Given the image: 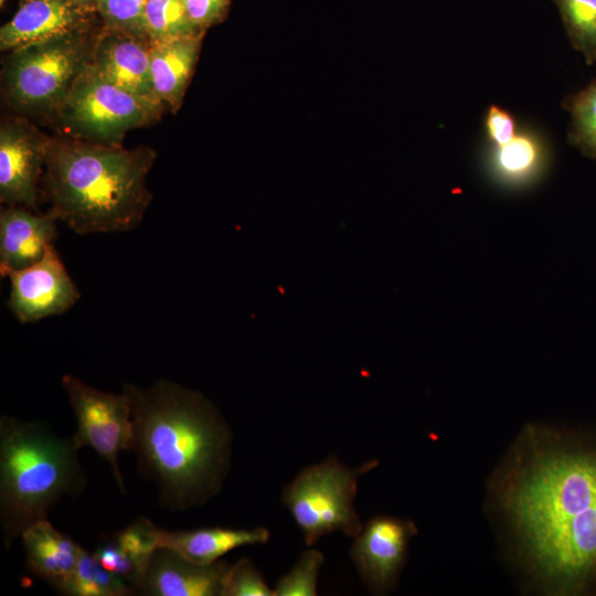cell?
Wrapping results in <instances>:
<instances>
[{
    "instance_id": "1",
    "label": "cell",
    "mask_w": 596,
    "mask_h": 596,
    "mask_svg": "<svg viewBox=\"0 0 596 596\" xmlns=\"http://www.w3.org/2000/svg\"><path fill=\"white\" fill-rule=\"evenodd\" d=\"M487 503L526 585L596 596V430L531 423L490 477Z\"/></svg>"
},
{
    "instance_id": "2",
    "label": "cell",
    "mask_w": 596,
    "mask_h": 596,
    "mask_svg": "<svg viewBox=\"0 0 596 596\" xmlns=\"http://www.w3.org/2000/svg\"><path fill=\"white\" fill-rule=\"evenodd\" d=\"M131 402L132 451L160 503L185 511L217 496L231 467L233 434L204 394L161 379L147 389L123 386Z\"/></svg>"
},
{
    "instance_id": "3",
    "label": "cell",
    "mask_w": 596,
    "mask_h": 596,
    "mask_svg": "<svg viewBox=\"0 0 596 596\" xmlns=\"http://www.w3.org/2000/svg\"><path fill=\"white\" fill-rule=\"evenodd\" d=\"M157 152L52 137L40 194L49 213L81 235L127 232L141 222L152 194L146 179Z\"/></svg>"
},
{
    "instance_id": "4",
    "label": "cell",
    "mask_w": 596,
    "mask_h": 596,
    "mask_svg": "<svg viewBox=\"0 0 596 596\" xmlns=\"http://www.w3.org/2000/svg\"><path fill=\"white\" fill-rule=\"evenodd\" d=\"M72 438L47 424L0 416V524L4 547L86 483Z\"/></svg>"
},
{
    "instance_id": "5",
    "label": "cell",
    "mask_w": 596,
    "mask_h": 596,
    "mask_svg": "<svg viewBox=\"0 0 596 596\" xmlns=\"http://www.w3.org/2000/svg\"><path fill=\"white\" fill-rule=\"evenodd\" d=\"M102 21L7 52L1 100L14 115L55 126L79 75L89 65Z\"/></svg>"
},
{
    "instance_id": "6",
    "label": "cell",
    "mask_w": 596,
    "mask_h": 596,
    "mask_svg": "<svg viewBox=\"0 0 596 596\" xmlns=\"http://www.w3.org/2000/svg\"><path fill=\"white\" fill-rule=\"evenodd\" d=\"M377 465L372 459L350 468L330 455L304 468L285 486L281 501L308 547L330 533L340 532L352 539L360 533L363 524L354 507L358 482Z\"/></svg>"
},
{
    "instance_id": "7",
    "label": "cell",
    "mask_w": 596,
    "mask_h": 596,
    "mask_svg": "<svg viewBox=\"0 0 596 596\" xmlns=\"http://www.w3.org/2000/svg\"><path fill=\"white\" fill-rule=\"evenodd\" d=\"M166 108L104 79L88 65L74 83L54 127L66 137L121 146L128 131L160 119Z\"/></svg>"
},
{
    "instance_id": "8",
    "label": "cell",
    "mask_w": 596,
    "mask_h": 596,
    "mask_svg": "<svg viewBox=\"0 0 596 596\" xmlns=\"http://www.w3.org/2000/svg\"><path fill=\"white\" fill-rule=\"evenodd\" d=\"M61 384L76 419L73 443L77 449L92 447L106 460L119 490L125 493L118 456L124 450H132L134 446L129 396L125 392L114 394L97 390L71 374H64Z\"/></svg>"
},
{
    "instance_id": "9",
    "label": "cell",
    "mask_w": 596,
    "mask_h": 596,
    "mask_svg": "<svg viewBox=\"0 0 596 596\" xmlns=\"http://www.w3.org/2000/svg\"><path fill=\"white\" fill-rule=\"evenodd\" d=\"M52 137L19 115L0 124V202L38 211L41 180Z\"/></svg>"
},
{
    "instance_id": "10",
    "label": "cell",
    "mask_w": 596,
    "mask_h": 596,
    "mask_svg": "<svg viewBox=\"0 0 596 596\" xmlns=\"http://www.w3.org/2000/svg\"><path fill=\"white\" fill-rule=\"evenodd\" d=\"M417 528L412 520L377 514L362 526L350 549L358 574L373 595L396 588Z\"/></svg>"
},
{
    "instance_id": "11",
    "label": "cell",
    "mask_w": 596,
    "mask_h": 596,
    "mask_svg": "<svg viewBox=\"0 0 596 596\" xmlns=\"http://www.w3.org/2000/svg\"><path fill=\"white\" fill-rule=\"evenodd\" d=\"M7 277L10 279L7 305L21 323L62 315L81 296L53 244L41 260Z\"/></svg>"
},
{
    "instance_id": "12",
    "label": "cell",
    "mask_w": 596,
    "mask_h": 596,
    "mask_svg": "<svg viewBox=\"0 0 596 596\" xmlns=\"http://www.w3.org/2000/svg\"><path fill=\"white\" fill-rule=\"evenodd\" d=\"M99 21L96 12L71 0H20L15 14L0 29V50L9 52Z\"/></svg>"
},
{
    "instance_id": "13",
    "label": "cell",
    "mask_w": 596,
    "mask_h": 596,
    "mask_svg": "<svg viewBox=\"0 0 596 596\" xmlns=\"http://www.w3.org/2000/svg\"><path fill=\"white\" fill-rule=\"evenodd\" d=\"M151 45L148 39L102 25L89 67L116 86L145 99L160 103L153 94L150 78Z\"/></svg>"
},
{
    "instance_id": "14",
    "label": "cell",
    "mask_w": 596,
    "mask_h": 596,
    "mask_svg": "<svg viewBox=\"0 0 596 596\" xmlns=\"http://www.w3.org/2000/svg\"><path fill=\"white\" fill-rule=\"evenodd\" d=\"M228 563H194L173 550L158 547L143 573L138 594L146 596H220Z\"/></svg>"
},
{
    "instance_id": "15",
    "label": "cell",
    "mask_w": 596,
    "mask_h": 596,
    "mask_svg": "<svg viewBox=\"0 0 596 596\" xmlns=\"http://www.w3.org/2000/svg\"><path fill=\"white\" fill-rule=\"evenodd\" d=\"M56 219L20 205H4L0 211V274L34 265L45 255L56 237Z\"/></svg>"
},
{
    "instance_id": "16",
    "label": "cell",
    "mask_w": 596,
    "mask_h": 596,
    "mask_svg": "<svg viewBox=\"0 0 596 596\" xmlns=\"http://www.w3.org/2000/svg\"><path fill=\"white\" fill-rule=\"evenodd\" d=\"M205 34L152 43L150 78L156 98L175 114L183 102Z\"/></svg>"
},
{
    "instance_id": "17",
    "label": "cell",
    "mask_w": 596,
    "mask_h": 596,
    "mask_svg": "<svg viewBox=\"0 0 596 596\" xmlns=\"http://www.w3.org/2000/svg\"><path fill=\"white\" fill-rule=\"evenodd\" d=\"M270 533L265 526L254 529L199 528L167 531L157 528V547H167L201 564L217 562L227 552L244 545L265 544Z\"/></svg>"
},
{
    "instance_id": "18",
    "label": "cell",
    "mask_w": 596,
    "mask_h": 596,
    "mask_svg": "<svg viewBox=\"0 0 596 596\" xmlns=\"http://www.w3.org/2000/svg\"><path fill=\"white\" fill-rule=\"evenodd\" d=\"M29 570L54 589L75 570L81 545L43 519L21 534Z\"/></svg>"
},
{
    "instance_id": "19",
    "label": "cell",
    "mask_w": 596,
    "mask_h": 596,
    "mask_svg": "<svg viewBox=\"0 0 596 596\" xmlns=\"http://www.w3.org/2000/svg\"><path fill=\"white\" fill-rule=\"evenodd\" d=\"M546 157L549 153L543 139L531 129H519L507 143L490 147L488 168L498 182L521 187L543 173Z\"/></svg>"
},
{
    "instance_id": "20",
    "label": "cell",
    "mask_w": 596,
    "mask_h": 596,
    "mask_svg": "<svg viewBox=\"0 0 596 596\" xmlns=\"http://www.w3.org/2000/svg\"><path fill=\"white\" fill-rule=\"evenodd\" d=\"M55 590L67 596H131L136 590L82 546L72 575Z\"/></svg>"
},
{
    "instance_id": "21",
    "label": "cell",
    "mask_w": 596,
    "mask_h": 596,
    "mask_svg": "<svg viewBox=\"0 0 596 596\" xmlns=\"http://www.w3.org/2000/svg\"><path fill=\"white\" fill-rule=\"evenodd\" d=\"M572 46L587 64L596 62V0H552Z\"/></svg>"
},
{
    "instance_id": "22",
    "label": "cell",
    "mask_w": 596,
    "mask_h": 596,
    "mask_svg": "<svg viewBox=\"0 0 596 596\" xmlns=\"http://www.w3.org/2000/svg\"><path fill=\"white\" fill-rule=\"evenodd\" d=\"M571 115L568 142L584 156L596 159V79L563 103Z\"/></svg>"
},
{
    "instance_id": "23",
    "label": "cell",
    "mask_w": 596,
    "mask_h": 596,
    "mask_svg": "<svg viewBox=\"0 0 596 596\" xmlns=\"http://www.w3.org/2000/svg\"><path fill=\"white\" fill-rule=\"evenodd\" d=\"M145 23L151 43L205 34L198 33L191 25L183 0H147Z\"/></svg>"
},
{
    "instance_id": "24",
    "label": "cell",
    "mask_w": 596,
    "mask_h": 596,
    "mask_svg": "<svg viewBox=\"0 0 596 596\" xmlns=\"http://www.w3.org/2000/svg\"><path fill=\"white\" fill-rule=\"evenodd\" d=\"M324 555L309 546L292 568L276 584L274 596H316L320 568Z\"/></svg>"
},
{
    "instance_id": "25",
    "label": "cell",
    "mask_w": 596,
    "mask_h": 596,
    "mask_svg": "<svg viewBox=\"0 0 596 596\" xmlns=\"http://www.w3.org/2000/svg\"><path fill=\"white\" fill-rule=\"evenodd\" d=\"M146 3L147 0H98L96 13L107 29L148 39L145 23Z\"/></svg>"
},
{
    "instance_id": "26",
    "label": "cell",
    "mask_w": 596,
    "mask_h": 596,
    "mask_svg": "<svg viewBox=\"0 0 596 596\" xmlns=\"http://www.w3.org/2000/svg\"><path fill=\"white\" fill-rule=\"evenodd\" d=\"M220 596H274V589L267 585L257 566L244 557L228 564Z\"/></svg>"
},
{
    "instance_id": "27",
    "label": "cell",
    "mask_w": 596,
    "mask_h": 596,
    "mask_svg": "<svg viewBox=\"0 0 596 596\" xmlns=\"http://www.w3.org/2000/svg\"><path fill=\"white\" fill-rule=\"evenodd\" d=\"M157 526L147 518L139 517L128 526L113 533L117 543L145 570L157 547Z\"/></svg>"
},
{
    "instance_id": "28",
    "label": "cell",
    "mask_w": 596,
    "mask_h": 596,
    "mask_svg": "<svg viewBox=\"0 0 596 596\" xmlns=\"http://www.w3.org/2000/svg\"><path fill=\"white\" fill-rule=\"evenodd\" d=\"M94 555L106 570L126 581L138 594L145 568L123 550L113 534L100 541Z\"/></svg>"
},
{
    "instance_id": "29",
    "label": "cell",
    "mask_w": 596,
    "mask_h": 596,
    "mask_svg": "<svg viewBox=\"0 0 596 596\" xmlns=\"http://www.w3.org/2000/svg\"><path fill=\"white\" fill-rule=\"evenodd\" d=\"M185 13L198 33L223 22L230 11L231 0H183Z\"/></svg>"
},
{
    "instance_id": "30",
    "label": "cell",
    "mask_w": 596,
    "mask_h": 596,
    "mask_svg": "<svg viewBox=\"0 0 596 596\" xmlns=\"http://www.w3.org/2000/svg\"><path fill=\"white\" fill-rule=\"evenodd\" d=\"M514 117L505 109L490 105L485 115V132L490 147L510 141L518 132Z\"/></svg>"
},
{
    "instance_id": "31",
    "label": "cell",
    "mask_w": 596,
    "mask_h": 596,
    "mask_svg": "<svg viewBox=\"0 0 596 596\" xmlns=\"http://www.w3.org/2000/svg\"><path fill=\"white\" fill-rule=\"evenodd\" d=\"M71 1H73L74 3L87 10L96 12V6H97L98 0H71Z\"/></svg>"
},
{
    "instance_id": "32",
    "label": "cell",
    "mask_w": 596,
    "mask_h": 596,
    "mask_svg": "<svg viewBox=\"0 0 596 596\" xmlns=\"http://www.w3.org/2000/svg\"><path fill=\"white\" fill-rule=\"evenodd\" d=\"M6 0H0V6L2 7Z\"/></svg>"
}]
</instances>
